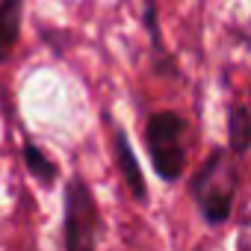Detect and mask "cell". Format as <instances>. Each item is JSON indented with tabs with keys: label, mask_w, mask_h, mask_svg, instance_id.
Wrapping results in <instances>:
<instances>
[{
	"label": "cell",
	"mask_w": 251,
	"mask_h": 251,
	"mask_svg": "<svg viewBox=\"0 0 251 251\" xmlns=\"http://www.w3.org/2000/svg\"><path fill=\"white\" fill-rule=\"evenodd\" d=\"M236 186H239V172H236L233 154L227 148H216L192 177V195L204 222L222 225L230 219Z\"/></svg>",
	"instance_id": "6da1fadb"
},
{
	"label": "cell",
	"mask_w": 251,
	"mask_h": 251,
	"mask_svg": "<svg viewBox=\"0 0 251 251\" xmlns=\"http://www.w3.org/2000/svg\"><path fill=\"white\" fill-rule=\"evenodd\" d=\"M145 145H148V157L160 175V180L175 183L180 180L183 169H186V121L172 112H154L145 124Z\"/></svg>",
	"instance_id": "7a4b0ae2"
},
{
	"label": "cell",
	"mask_w": 251,
	"mask_h": 251,
	"mask_svg": "<svg viewBox=\"0 0 251 251\" xmlns=\"http://www.w3.org/2000/svg\"><path fill=\"white\" fill-rule=\"evenodd\" d=\"M100 233V213L95 195L83 177H71L65 183L62 204V245L65 251H95Z\"/></svg>",
	"instance_id": "3957f363"
},
{
	"label": "cell",
	"mask_w": 251,
	"mask_h": 251,
	"mask_svg": "<svg viewBox=\"0 0 251 251\" xmlns=\"http://www.w3.org/2000/svg\"><path fill=\"white\" fill-rule=\"evenodd\" d=\"M112 154H115V166L124 177V183H127L130 195L136 201H145L148 198V186H145V175L139 169V160L133 154V145L127 139V133H124L118 124H112Z\"/></svg>",
	"instance_id": "277c9868"
},
{
	"label": "cell",
	"mask_w": 251,
	"mask_h": 251,
	"mask_svg": "<svg viewBox=\"0 0 251 251\" xmlns=\"http://www.w3.org/2000/svg\"><path fill=\"white\" fill-rule=\"evenodd\" d=\"M24 21V0H0V65H3L21 36Z\"/></svg>",
	"instance_id": "5b68a950"
},
{
	"label": "cell",
	"mask_w": 251,
	"mask_h": 251,
	"mask_svg": "<svg viewBox=\"0 0 251 251\" xmlns=\"http://www.w3.org/2000/svg\"><path fill=\"white\" fill-rule=\"evenodd\" d=\"M227 151L242 157L251 151V106L233 103L227 109Z\"/></svg>",
	"instance_id": "8992f818"
},
{
	"label": "cell",
	"mask_w": 251,
	"mask_h": 251,
	"mask_svg": "<svg viewBox=\"0 0 251 251\" xmlns=\"http://www.w3.org/2000/svg\"><path fill=\"white\" fill-rule=\"evenodd\" d=\"M21 154H24V166H27V172L39 180V183H45V186H53V180H56V163L36 145V142H24V148H21Z\"/></svg>",
	"instance_id": "52a82bcc"
},
{
	"label": "cell",
	"mask_w": 251,
	"mask_h": 251,
	"mask_svg": "<svg viewBox=\"0 0 251 251\" xmlns=\"http://www.w3.org/2000/svg\"><path fill=\"white\" fill-rule=\"evenodd\" d=\"M145 27H148V36H151V45L154 50L163 53V33H160V15H157V0H145V15H142ZM166 56V53H163Z\"/></svg>",
	"instance_id": "ba28073f"
}]
</instances>
